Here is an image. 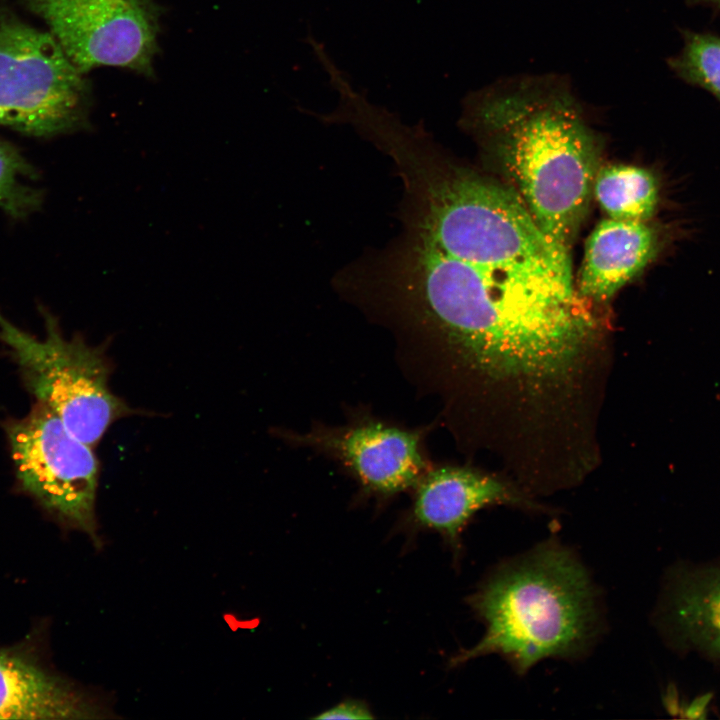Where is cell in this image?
Segmentation results:
<instances>
[{
    "mask_svg": "<svg viewBox=\"0 0 720 720\" xmlns=\"http://www.w3.org/2000/svg\"><path fill=\"white\" fill-rule=\"evenodd\" d=\"M490 152L543 233L570 254L599 170L600 145L570 80H498L468 94L460 119Z\"/></svg>",
    "mask_w": 720,
    "mask_h": 720,
    "instance_id": "obj_1",
    "label": "cell"
},
{
    "mask_svg": "<svg viewBox=\"0 0 720 720\" xmlns=\"http://www.w3.org/2000/svg\"><path fill=\"white\" fill-rule=\"evenodd\" d=\"M468 603L485 631L451 666L497 655L521 676L545 659L585 656L602 629L592 578L576 553L554 538L491 569Z\"/></svg>",
    "mask_w": 720,
    "mask_h": 720,
    "instance_id": "obj_2",
    "label": "cell"
},
{
    "mask_svg": "<svg viewBox=\"0 0 720 720\" xmlns=\"http://www.w3.org/2000/svg\"><path fill=\"white\" fill-rule=\"evenodd\" d=\"M45 337L19 329L0 313V340L10 349L26 385L76 438L96 446L117 420L135 413L108 386L110 367L102 349L77 336L67 340L41 308Z\"/></svg>",
    "mask_w": 720,
    "mask_h": 720,
    "instance_id": "obj_3",
    "label": "cell"
},
{
    "mask_svg": "<svg viewBox=\"0 0 720 720\" xmlns=\"http://www.w3.org/2000/svg\"><path fill=\"white\" fill-rule=\"evenodd\" d=\"M91 93L52 33L0 15V126L51 137L87 126Z\"/></svg>",
    "mask_w": 720,
    "mask_h": 720,
    "instance_id": "obj_4",
    "label": "cell"
},
{
    "mask_svg": "<svg viewBox=\"0 0 720 720\" xmlns=\"http://www.w3.org/2000/svg\"><path fill=\"white\" fill-rule=\"evenodd\" d=\"M346 416L339 425L314 421L304 432L285 430L283 439L335 462L367 497L388 499L412 490L432 466L426 438L433 423L408 427L366 407L347 409Z\"/></svg>",
    "mask_w": 720,
    "mask_h": 720,
    "instance_id": "obj_5",
    "label": "cell"
},
{
    "mask_svg": "<svg viewBox=\"0 0 720 720\" xmlns=\"http://www.w3.org/2000/svg\"><path fill=\"white\" fill-rule=\"evenodd\" d=\"M17 477L25 490L63 521L95 535L99 463L91 446L39 402L7 428Z\"/></svg>",
    "mask_w": 720,
    "mask_h": 720,
    "instance_id": "obj_6",
    "label": "cell"
},
{
    "mask_svg": "<svg viewBox=\"0 0 720 720\" xmlns=\"http://www.w3.org/2000/svg\"><path fill=\"white\" fill-rule=\"evenodd\" d=\"M84 74L100 66L153 74L160 7L154 0H25Z\"/></svg>",
    "mask_w": 720,
    "mask_h": 720,
    "instance_id": "obj_7",
    "label": "cell"
},
{
    "mask_svg": "<svg viewBox=\"0 0 720 720\" xmlns=\"http://www.w3.org/2000/svg\"><path fill=\"white\" fill-rule=\"evenodd\" d=\"M412 490V521L442 534L456 553L464 528L483 508L508 505L546 512L510 481L470 465L432 464Z\"/></svg>",
    "mask_w": 720,
    "mask_h": 720,
    "instance_id": "obj_8",
    "label": "cell"
},
{
    "mask_svg": "<svg viewBox=\"0 0 720 720\" xmlns=\"http://www.w3.org/2000/svg\"><path fill=\"white\" fill-rule=\"evenodd\" d=\"M657 236L644 221L603 219L587 239L576 288L598 305L606 304L654 257Z\"/></svg>",
    "mask_w": 720,
    "mask_h": 720,
    "instance_id": "obj_9",
    "label": "cell"
},
{
    "mask_svg": "<svg viewBox=\"0 0 720 720\" xmlns=\"http://www.w3.org/2000/svg\"><path fill=\"white\" fill-rule=\"evenodd\" d=\"M657 619L677 643L720 661V566L678 569Z\"/></svg>",
    "mask_w": 720,
    "mask_h": 720,
    "instance_id": "obj_10",
    "label": "cell"
},
{
    "mask_svg": "<svg viewBox=\"0 0 720 720\" xmlns=\"http://www.w3.org/2000/svg\"><path fill=\"white\" fill-rule=\"evenodd\" d=\"M90 704L31 657L0 650V719L88 718Z\"/></svg>",
    "mask_w": 720,
    "mask_h": 720,
    "instance_id": "obj_11",
    "label": "cell"
},
{
    "mask_svg": "<svg viewBox=\"0 0 720 720\" xmlns=\"http://www.w3.org/2000/svg\"><path fill=\"white\" fill-rule=\"evenodd\" d=\"M593 192L609 218L646 222L658 202L655 177L646 169L617 164L599 169Z\"/></svg>",
    "mask_w": 720,
    "mask_h": 720,
    "instance_id": "obj_12",
    "label": "cell"
},
{
    "mask_svg": "<svg viewBox=\"0 0 720 720\" xmlns=\"http://www.w3.org/2000/svg\"><path fill=\"white\" fill-rule=\"evenodd\" d=\"M37 178L36 168L21 152L0 139V208L6 214L21 219L40 208L43 193L29 183Z\"/></svg>",
    "mask_w": 720,
    "mask_h": 720,
    "instance_id": "obj_13",
    "label": "cell"
},
{
    "mask_svg": "<svg viewBox=\"0 0 720 720\" xmlns=\"http://www.w3.org/2000/svg\"><path fill=\"white\" fill-rule=\"evenodd\" d=\"M689 81L720 98V39L708 35L691 36L675 64Z\"/></svg>",
    "mask_w": 720,
    "mask_h": 720,
    "instance_id": "obj_14",
    "label": "cell"
},
{
    "mask_svg": "<svg viewBox=\"0 0 720 720\" xmlns=\"http://www.w3.org/2000/svg\"><path fill=\"white\" fill-rule=\"evenodd\" d=\"M367 706L359 701H345L322 712L315 719H372Z\"/></svg>",
    "mask_w": 720,
    "mask_h": 720,
    "instance_id": "obj_15",
    "label": "cell"
},
{
    "mask_svg": "<svg viewBox=\"0 0 720 720\" xmlns=\"http://www.w3.org/2000/svg\"><path fill=\"white\" fill-rule=\"evenodd\" d=\"M704 1H706V2H711V3H716V4H720V0H704Z\"/></svg>",
    "mask_w": 720,
    "mask_h": 720,
    "instance_id": "obj_16",
    "label": "cell"
}]
</instances>
